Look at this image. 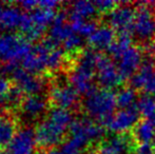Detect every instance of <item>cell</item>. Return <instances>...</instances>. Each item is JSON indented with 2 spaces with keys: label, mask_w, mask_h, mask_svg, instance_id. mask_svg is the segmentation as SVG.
Masks as SVG:
<instances>
[{
  "label": "cell",
  "mask_w": 155,
  "mask_h": 154,
  "mask_svg": "<svg viewBox=\"0 0 155 154\" xmlns=\"http://www.w3.org/2000/svg\"><path fill=\"white\" fill-rule=\"evenodd\" d=\"M96 8H97L98 13H101V14H109L110 12H112L115 8L119 5L118 2L112 1V0H97V1H94Z\"/></svg>",
  "instance_id": "obj_30"
},
{
  "label": "cell",
  "mask_w": 155,
  "mask_h": 154,
  "mask_svg": "<svg viewBox=\"0 0 155 154\" xmlns=\"http://www.w3.org/2000/svg\"><path fill=\"white\" fill-rule=\"evenodd\" d=\"M22 16L23 11L16 3H8L0 13V28L8 31L18 30Z\"/></svg>",
  "instance_id": "obj_18"
},
{
  "label": "cell",
  "mask_w": 155,
  "mask_h": 154,
  "mask_svg": "<svg viewBox=\"0 0 155 154\" xmlns=\"http://www.w3.org/2000/svg\"><path fill=\"white\" fill-rule=\"evenodd\" d=\"M0 154H12V153H11L10 150H4V149H2V150H0Z\"/></svg>",
  "instance_id": "obj_37"
},
{
  "label": "cell",
  "mask_w": 155,
  "mask_h": 154,
  "mask_svg": "<svg viewBox=\"0 0 155 154\" xmlns=\"http://www.w3.org/2000/svg\"><path fill=\"white\" fill-rule=\"evenodd\" d=\"M0 113H1V111H0ZM0 116H1V115H0Z\"/></svg>",
  "instance_id": "obj_39"
},
{
  "label": "cell",
  "mask_w": 155,
  "mask_h": 154,
  "mask_svg": "<svg viewBox=\"0 0 155 154\" xmlns=\"http://www.w3.org/2000/svg\"><path fill=\"white\" fill-rule=\"evenodd\" d=\"M84 37L79 35L77 33H74L73 35H71L64 42L62 43V49L65 53H72L74 54L75 52L76 54L79 53L80 51H82L84 48Z\"/></svg>",
  "instance_id": "obj_28"
},
{
  "label": "cell",
  "mask_w": 155,
  "mask_h": 154,
  "mask_svg": "<svg viewBox=\"0 0 155 154\" xmlns=\"http://www.w3.org/2000/svg\"><path fill=\"white\" fill-rule=\"evenodd\" d=\"M49 97L45 95H25L18 110L21 115L29 120L40 118L49 112Z\"/></svg>",
  "instance_id": "obj_13"
},
{
  "label": "cell",
  "mask_w": 155,
  "mask_h": 154,
  "mask_svg": "<svg viewBox=\"0 0 155 154\" xmlns=\"http://www.w3.org/2000/svg\"><path fill=\"white\" fill-rule=\"evenodd\" d=\"M16 4L23 11V12L31 13L35 8H38V1H35V0H28V1H20L16 2Z\"/></svg>",
  "instance_id": "obj_33"
},
{
  "label": "cell",
  "mask_w": 155,
  "mask_h": 154,
  "mask_svg": "<svg viewBox=\"0 0 155 154\" xmlns=\"http://www.w3.org/2000/svg\"><path fill=\"white\" fill-rule=\"evenodd\" d=\"M12 80L25 95H39L45 88V82L40 75L31 74L22 68H17L13 72Z\"/></svg>",
  "instance_id": "obj_11"
},
{
  "label": "cell",
  "mask_w": 155,
  "mask_h": 154,
  "mask_svg": "<svg viewBox=\"0 0 155 154\" xmlns=\"http://www.w3.org/2000/svg\"><path fill=\"white\" fill-rule=\"evenodd\" d=\"M133 139L138 145L155 144V123L150 119H141L133 129Z\"/></svg>",
  "instance_id": "obj_19"
},
{
  "label": "cell",
  "mask_w": 155,
  "mask_h": 154,
  "mask_svg": "<svg viewBox=\"0 0 155 154\" xmlns=\"http://www.w3.org/2000/svg\"><path fill=\"white\" fill-rule=\"evenodd\" d=\"M36 147L35 129L32 126H25L15 134L8 146V150L12 154H35Z\"/></svg>",
  "instance_id": "obj_15"
},
{
  "label": "cell",
  "mask_w": 155,
  "mask_h": 154,
  "mask_svg": "<svg viewBox=\"0 0 155 154\" xmlns=\"http://www.w3.org/2000/svg\"><path fill=\"white\" fill-rule=\"evenodd\" d=\"M135 12L136 10L129 3H119L117 8L106 15L107 25L118 33L127 31L131 32L135 18Z\"/></svg>",
  "instance_id": "obj_10"
},
{
  "label": "cell",
  "mask_w": 155,
  "mask_h": 154,
  "mask_svg": "<svg viewBox=\"0 0 155 154\" xmlns=\"http://www.w3.org/2000/svg\"><path fill=\"white\" fill-rule=\"evenodd\" d=\"M55 11L53 10H47V8H35L33 12L30 13L34 25H39V27L47 28L48 25H52L56 17Z\"/></svg>",
  "instance_id": "obj_25"
},
{
  "label": "cell",
  "mask_w": 155,
  "mask_h": 154,
  "mask_svg": "<svg viewBox=\"0 0 155 154\" xmlns=\"http://www.w3.org/2000/svg\"><path fill=\"white\" fill-rule=\"evenodd\" d=\"M136 107L143 118H151L155 115V97L143 93L139 96Z\"/></svg>",
  "instance_id": "obj_27"
},
{
  "label": "cell",
  "mask_w": 155,
  "mask_h": 154,
  "mask_svg": "<svg viewBox=\"0 0 155 154\" xmlns=\"http://www.w3.org/2000/svg\"><path fill=\"white\" fill-rule=\"evenodd\" d=\"M67 59V54L61 48H56L51 51L47 58V71L56 72L60 70Z\"/></svg>",
  "instance_id": "obj_26"
},
{
  "label": "cell",
  "mask_w": 155,
  "mask_h": 154,
  "mask_svg": "<svg viewBox=\"0 0 155 154\" xmlns=\"http://www.w3.org/2000/svg\"><path fill=\"white\" fill-rule=\"evenodd\" d=\"M138 95L137 91L132 89L131 87L123 88L117 92L116 94V105L120 110L129 109V108L135 107L138 101Z\"/></svg>",
  "instance_id": "obj_23"
},
{
  "label": "cell",
  "mask_w": 155,
  "mask_h": 154,
  "mask_svg": "<svg viewBox=\"0 0 155 154\" xmlns=\"http://www.w3.org/2000/svg\"><path fill=\"white\" fill-rule=\"evenodd\" d=\"M131 33L137 41L143 43H150L155 37V12L147 2L140 3L136 8Z\"/></svg>",
  "instance_id": "obj_4"
},
{
  "label": "cell",
  "mask_w": 155,
  "mask_h": 154,
  "mask_svg": "<svg viewBox=\"0 0 155 154\" xmlns=\"http://www.w3.org/2000/svg\"><path fill=\"white\" fill-rule=\"evenodd\" d=\"M2 8H2V3H0V13H1V10H2Z\"/></svg>",
  "instance_id": "obj_38"
},
{
  "label": "cell",
  "mask_w": 155,
  "mask_h": 154,
  "mask_svg": "<svg viewBox=\"0 0 155 154\" xmlns=\"http://www.w3.org/2000/svg\"><path fill=\"white\" fill-rule=\"evenodd\" d=\"M45 28L39 27V25H34L33 28L28 32L27 34L23 35V37L27 39L29 42H35V41H41L43 39Z\"/></svg>",
  "instance_id": "obj_31"
},
{
  "label": "cell",
  "mask_w": 155,
  "mask_h": 154,
  "mask_svg": "<svg viewBox=\"0 0 155 154\" xmlns=\"http://www.w3.org/2000/svg\"><path fill=\"white\" fill-rule=\"evenodd\" d=\"M67 132H69V129L61 127L45 117L43 120L37 123L35 128L37 148L41 151L56 148L57 145L64 142Z\"/></svg>",
  "instance_id": "obj_3"
},
{
  "label": "cell",
  "mask_w": 155,
  "mask_h": 154,
  "mask_svg": "<svg viewBox=\"0 0 155 154\" xmlns=\"http://www.w3.org/2000/svg\"><path fill=\"white\" fill-rule=\"evenodd\" d=\"M70 13L76 15V16L80 17L82 19H86V20H92V17L94 15H96L97 12V8H96L94 2L90 1H76L74 3H72V6L69 11Z\"/></svg>",
  "instance_id": "obj_24"
},
{
  "label": "cell",
  "mask_w": 155,
  "mask_h": 154,
  "mask_svg": "<svg viewBox=\"0 0 155 154\" xmlns=\"http://www.w3.org/2000/svg\"><path fill=\"white\" fill-rule=\"evenodd\" d=\"M13 87V81L5 77L0 76V105H3L8 93L10 92L11 88Z\"/></svg>",
  "instance_id": "obj_32"
},
{
  "label": "cell",
  "mask_w": 155,
  "mask_h": 154,
  "mask_svg": "<svg viewBox=\"0 0 155 154\" xmlns=\"http://www.w3.org/2000/svg\"><path fill=\"white\" fill-rule=\"evenodd\" d=\"M104 127L90 118L74 119L69 130L70 137L77 140L86 148L92 143L99 140L104 136Z\"/></svg>",
  "instance_id": "obj_5"
},
{
  "label": "cell",
  "mask_w": 155,
  "mask_h": 154,
  "mask_svg": "<svg viewBox=\"0 0 155 154\" xmlns=\"http://www.w3.org/2000/svg\"><path fill=\"white\" fill-rule=\"evenodd\" d=\"M143 50L139 47H131L117 60V68L124 81L129 80L143 64Z\"/></svg>",
  "instance_id": "obj_14"
},
{
  "label": "cell",
  "mask_w": 155,
  "mask_h": 154,
  "mask_svg": "<svg viewBox=\"0 0 155 154\" xmlns=\"http://www.w3.org/2000/svg\"><path fill=\"white\" fill-rule=\"evenodd\" d=\"M95 75V71L73 64L69 74L70 84L73 86L79 94L86 97L96 89L94 86Z\"/></svg>",
  "instance_id": "obj_12"
},
{
  "label": "cell",
  "mask_w": 155,
  "mask_h": 154,
  "mask_svg": "<svg viewBox=\"0 0 155 154\" xmlns=\"http://www.w3.org/2000/svg\"><path fill=\"white\" fill-rule=\"evenodd\" d=\"M132 38L133 35L131 32L127 31V32H120V33H118L115 41L113 42V44L109 48L108 50L109 55L117 61L124 52L128 51L132 47Z\"/></svg>",
  "instance_id": "obj_21"
},
{
  "label": "cell",
  "mask_w": 155,
  "mask_h": 154,
  "mask_svg": "<svg viewBox=\"0 0 155 154\" xmlns=\"http://www.w3.org/2000/svg\"><path fill=\"white\" fill-rule=\"evenodd\" d=\"M45 154H61V152H60V150H58L57 148H53L48 151H45Z\"/></svg>",
  "instance_id": "obj_36"
},
{
  "label": "cell",
  "mask_w": 155,
  "mask_h": 154,
  "mask_svg": "<svg viewBox=\"0 0 155 154\" xmlns=\"http://www.w3.org/2000/svg\"><path fill=\"white\" fill-rule=\"evenodd\" d=\"M61 5L60 1H54V0H42V1H38V8H47V10H53L59 8Z\"/></svg>",
  "instance_id": "obj_34"
},
{
  "label": "cell",
  "mask_w": 155,
  "mask_h": 154,
  "mask_svg": "<svg viewBox=\"0 0 155 154\" xmlns=\"http://www.w3.org/2000/svg\"><path fill=\"white\" fill-rule=\"evenodd\" d=\"M74 33L75 32L73 31L70 22H67V21L65 22H55L54 21L49 30V37L53 39L59 45L60 43L62 44Z\"/></svg>",
  "instance_id": "obj_22"
},
{
  "label": "cell",
  "mask_w": 155,
  "mask_h": 154,
  "mask_svg": "<svg viewBox=\"0 0 155 154\" xmlns=\"http://www.w3.org/2000/svg\"><path fill=\"white\" fill-rule=\"evenodd\" d=\"M31 42L20 34L0 35V64H19L32 51Z\"/></svg>",
  "instance_id": "obj_2"
},
{
  "label": "cell",
  "mask_w": 155,
  "mask_h": 154,
  "mask_svg": "<svg viewBox=\"0 0 155 154\" xmlns=\"http://www.w3.org/2000/svg\"><path fill=\"white\" fill-rule=\"evenodd\" d=\"M115 31L108 25H100L98 29L94 32L91 37L88 38V42L92 49L96 51H108L109 48L113 44L116 39Z\"/></svg>",
  "instance_id": "obj_17"
},
{
  "label": "cell",
  "mask_w": 155,
  "mask_h": 154,
  "mask_svg": "<svg viewBox=\"0 0 155 154\" xmlns=\"http://www.w3.org/2000/svg\"><path fill=\"white\" fill-rule=\"evenodd\" d=\"M96 81L100 86V89L113 90L119 87L124 82V79L119 74L117 64L112 58L101 54L97 62L96 68Z\"/></svg>",
  "instance_id": "obj_7"
},
{
  "label": "cell",
  "mask_w": 155,
  "mask_h": 154,
  "mask_svg": "<svg viewBox=\"0 0 155 154\" xmlns=\"http://www.w3.org/2000/svg\"><path fill=\"white\" fill-rule=\"evenodd\" d=\"M116 107V94L104 89H95L82 101V110L87 115L102 127H109Z\"/></svg>",
  "instance_id": "obj_1"
},
{
  "label": "cell",
  "mask_w": 155,
  "mask_h": 154,
  "mask_svg": "<svg viewBox=\"0 0 155 154\" xmlns=\"http://www.w3.org/2000/svg\"><path fill=\"white\" fill-rule=\"evenodd\" d=\"M86 149V147H84L77 140L69 137L62 143L59 150L61 154H82Z\"/></svg>",
  "instance_id": "obj_29"
},
{
  "label": "cell",
  "mask_w": 155,
  "mask_h": 154,
  "mask_svg": "<svg viewBox=\"0 0 155 154\" xmlns=\"http://www.w3.org/2000/svg\"><path fill=\"white\" fill-rule=\"evenodd\" d=\"M149 50H150V53H151V55L155 57V37L152 39L151 42L149 43Z\"/></svg>",
  "instance_id": "obj_35"
},
{
  "label": "cell",
  "mask_w": 155,
  "mask_h": 154,
  "mask_svg": "<svg viewBox=\"0 0 155 154\" xmlns=\"http://www.w3.org/2000/svg\"><path fill=\"white\" fill-rule=\"evenodd\" d=\"M48 97L52 108H61L71 111L79 103V93L69 84L55 82L51 84Z\"/></svg>",
  "instance_id": "obj_6"
},
{
  "label": "cell",
  "mask_w": 155,
  "mask_h": 154,
  "mask_svg": "<svg viewBox=\"0 0 155 154\" xmlns=\"http://www.w3.org/2000/svg\"><path fill=\"white\" fill-rule=\"evenodd\" d=\"M137 107H132L129 109L119 110L114 114L110 125L109 130L116 134H123L124 132H127L131 130L139 123V117H140Z\"/></svg>",
  "instance_id": "obj_16"
},
{
  "label": "cell",
  "mask_w": 155,
  "mask_h": 154,
  "mask_svg": "<svg viewBox=\"0 0 155 154\" xmlns=\"http://www.w3.org/2000/svg\"><path fill=\"white\" fill-rule=\"evenodd\" d=\"M129 87L145 94H155V61L153 58L143 59L139 70L129 79Z\"/></svg>",
  "instance_id": "obj_8"
},
{
  "label": "cell",
  "mask_w": 155,
  "mask_h": 154,
  "mask_svg": "<svg viewBox=\"0 0 155 154\" xmlns=\"http://www.w3.org/2000/svg\"><path fill=\"white\" fill-rule=\"evenodd\" d=\"M133 143L132 135L126 133L110 135L99 142L96 154H133Z\"/></svg>",
  "instance_id": "obj_9"
},
{
  "label": "cell",
  "mask_w": 155,
  "mask_h": 154,
  "mask_svg": "<svg viewBox=\"0 0 155 154\" xmlns=\"http://www.w3.org/2000/svg\"><path fill=\"white\" fill-rule=\"evenodd\" d=\"M17 133V123L14 115L3 113L0 116V149L8 147Z\"/></svg>",
  "instance_id": "obj_20"
},
{
  "label": "cell",
  "mask_w": 155,
  "mask_h": 154,
  "mask_svg": "<svg viewBox=\"0 0 155 154\" xmlns=\"http://www.w3.org/2000/svg\"><path fill=\"white\" fill-rule=\"evenodd\" d=\"M154 97H155V94H154Z\"/></svg>",
  "instance_id": "obj_40"
}]
</instances>
